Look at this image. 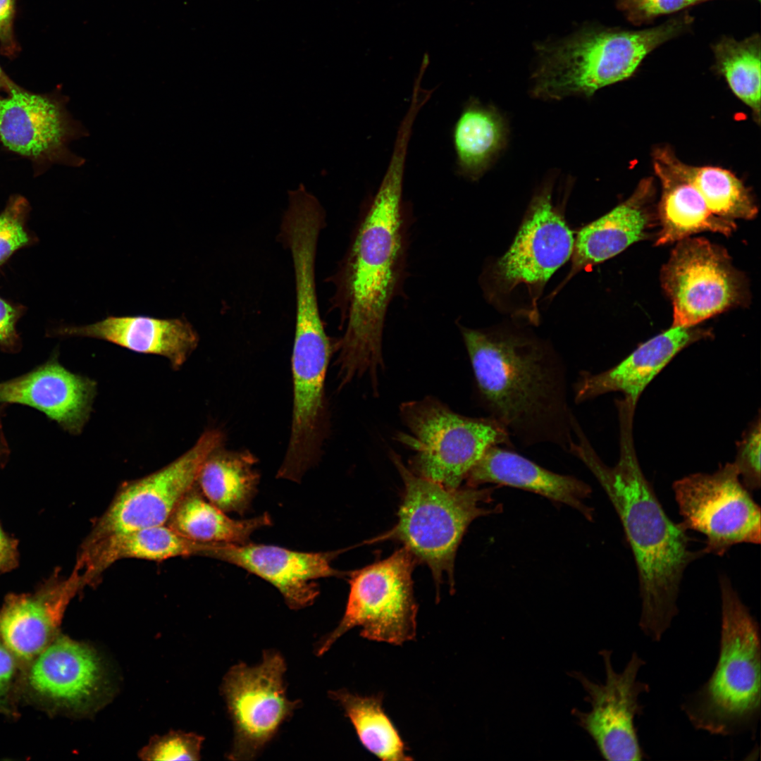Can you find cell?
<instances>
[{"mask_svg":"<svg viewBox=\"0 0 761 761\" xmlns=\"http://www.w3.org/2000/svg\"><path fill=\"white\" fill-rule=\"evenodd\" d=\"M408 147L394 144L376 191L366 199L348 247L327 278L344 334L336 342L340 388L368 375L377 387L383 367V336L388 310L402 293L407 273L409 204L403 197Z\"/></svg>","mask_w":761,"mask_h":761,"instance_id":"1","label":"cell"},{"mask_svg":"<svg viewBox=\"0 0 761 761\" xmlns=\"http://www.w3.org/2000/svg\"><path fill=\"white\" fill-rule=\"evenodd\" d=\"M458 326L487 416L524 447L548 444L569 452L576 418L556 350L521 331Z\"/></svg>","mask_w":761,"mask_h":761,"instance_id":"2","label":"cell"},{"mask_svg":"<svg viewBox=\"0 0 761 761\" xmlns=\"http://www.w3.org/2000/svg\"><path fill=\"white\" fill-rule=\"evenodd\" d=\"M570 453L591 471L619 516L638 574L639 626L660 641L678 614L686 569L705 553L691 549L688 529L669 517L645 477L633 450L631 423H620V454L613 467L602 462L583 433Z\"/></svg>","mask_w":761,"mask_h":761,"instance_id":"3","label":"cell"},{"mask_svg":"<svg viewBox=\"0 0 761 761\" xmlns=\"http://www.w3.org/2000/svg\"><path fill=\"white\" fill-rule=\"evenodd\" d=\"M688 12L639 30L586 27L543 45L531 77V94L545 101L590 97L599 89L630 78L659 46L688 31Z\"/></svg>","mask_w":761,"mask_h":761,"instance_id":"4","label":"cell"},{"mask_svg":"<svg viewBox=\"0 0 761 761\" xmlns=\"http://www.w3.org/2000/svg\"><path fill=\"white\" fill-rule=\"evenodd\" d=\"M721 638L710 679L687 696L681 708L693 727L710 734H755L760 716L759 625L729 577L719 579Z\"/></svg>","mask_w":761,"mask_h":761,"instance_id":"5","label":"cell"},{"mask_svg":"<svg viewBox=\"0 0 761 761\" xmlns=\"http://www.w3.org/2000/svg\"><path fill=\"white\" fill-rule=\"evenodd\" d=\"M390 457L404 483L398 520L369 543H402L416 561L429 567L437 588L446 575L453 588L455 556L467 528L476 518L502 509L490 505L494 488H448L413 473L396 453Z\"/></svg>","mask_w":761,"mask_h":761,"instance_id":"6","label":"cell"},{"mask_svg":"<svg viewBox=\"0 0 761 761\" xmlns=\"http://www.w3.org/2000/svg\"><path fill=\"white\" fill-rule=\"evenodd\" d=\"M400 416L409 432L397 440L414 452L409 469L448 488L460 487L490 447L512 445L494 419L459 414L432 397L403 403Z\"/></svg>","mask_w":761,"mask_h":761,"instance_id":"7","label":"cell"},{"mask_svg":"<svg viewBox=\"0 0 761 761\" xmlns=\"http://www.w3.org/2000/svg\"><path fill=\"white\" fill-rule=\"evenodd\" d=\"M416 559L405 548L361 569L349 572V591L344 615L319 646L322 655L347 631L361 628L370 641L400 645L416 634L417 605L412 571Z\"/></svg>","mask_w":761,"mask_h":761,"instance_id":"8","label":"cell"},{"mask_svg":"<svg viewBox=\"0 0 761 761\" xmlns=\"http://www.w3.org/2000/svg\"><path fill=\"white\" fill-rule=\"evenodd\" d=\"M545 187L532 199L515 238L481 276L486 295L524 297L534 307L550 277L572 256L573 233Z\"/></svg>","mask_w":761,"mask_h":761,"instance_id":"9","label":"cell"},{"mask_svg":"<svg viewBox=\"0 0 761 761\" xmlns=\"http://www.w3.org/2000/svg\"><path fill=\"white\" fill-rule=\"evenodd\" d=\"M334 349L322 319L295 320L291 431L278 478L300 481L321 456L328 429L325 380Z\"/></svg>","mask_w":761,"mask_h":761,"instance_id":"10","label":"cell"},{"mask_svg":"<svg viewBox=\"0 0 761 761\" xmlns=\"http://www.w3.org/2000/svg\"><path fill=\"white\" fill-rule=\"evenodd\" d=\"M672 489L683 524L706 538L705 555L721 557L736 545L760 543V507L734 463L712 474H689Z\"/></svg>","mask_w":761,"mask_h":761,"instance_id":"11","label":"cell"},{"mask_svg":"<svg viewBox=\"0 0 761 761\" xmlns=\"http://www.w3.org/2000/svg\"><path fill=\"white\" fill-rule=\"evenodd\" d=\"M660 281L672 304V326H696L743 304L747 295L744 278L727 252L703 237L677 242Z\"/></svg>","mask_w":761,"mask_h":761,"instance_id":"12","label":"cell"},{"mask_svg":"<svg viewBox=\"0 0 761 761\" xmlns=\"http://www.w3.org/2000/svg\"><path fill=\"white\" fill-rule=\"evenodd\" d=\"M68 103L61 90L35 93L11 80L0 92L1 144L29 159L38 174L54 164L82 166L85 159L69 144L89 134L68 111Z\"/></svg>","mask_w":761,"mask_h":761,"instance_id":"13","label":"cell"},{"mask_svg":"<svg viewBox=\"0 0 761 761\" xmlns=\"http://www.w3.org/2000/svg\"><path fill=\"white\" fill-rule=\"evenodd\" d=\"M224 442L222 431L207 429L190 450L173 462L123 485L83 545H91L111 536L165 525L181 499L196 484L204 459Z\"/></svg>","mask_w":761,"mask_h":761,"instance_id":"14","label":"cell"},{"mask_svg":"<svg viewBox=\"0 0 761 761\" xmlns=\"http://www.w3.org/2000/svg\"><path fill=\"white\" fill-rule=\"evenodd\" d=\"M285 670L282 656L267 650L259 665L240 663L226 674L222 692L235 731L229 759H254L298 707L286 696Z\"/></svg>","mask_w":761,"mask_h":761,"instance_id":"15","label":"cell"},{"mask_svg":"<svg viewBox=\"0 0 761 761\" xmlns=\"http://www.w3.org/2000/svg\"><path fill=\"white\" fill-rule=\"evenodd\" d=\"M611 654L607 650L600 652L606 672L604 684L594 683L581 672L571 674L588 693L586 699L591 705L588 712L574 709L573 713L605 760H642L645 754L634 719L643 713L639 695L650 691L648 683L637 679L645 662L634 652L624 671L617 673L612 666Z\"/></svg>","mask_w":761,"mask_h":761,"instance_id":"16","label":"cell"},{"mask_svg":"<svg viewBox=\"0 0 761 761\" xmlns=\"http://www.w3.org/2000/svg\"><path fill=\"white\" fill-rule=\"evenodd\" d=\"M204 547L202 556L234 564L270 583L292 610L314 602L319 593L315 581L345 574L331 566L339 552H300L249 542L204 543Z\"/></svg>","mask_w":761,"mask_h":761,"instance_id":"17","label":"cell"},{"mask_svg":"<svg viewBox=\"0 0 761 761\" xmlns=\"http://www.w3.org/2000/svg\"><path fill=\"white\" fill-rule=\"evenodd\" d=\"M85 585L75 566L68 577L56 572L33 592L8 595L0 608V641L17 660L30 663L58 636L68 604Z\"/></svg>","mask_w":761,"mask_h":761,"instance_id":"18","label":"cell"},{"mask_svg":"<svg viewBox=\"0 0 761 761\" xmlns=\"http://www.w3.org/2000/svg\"><path fill=\"white\" fill-rule=\"evenodd\" d=\"M96 392L94 380L66 369L55 352L29 372L0 382V404L31 407L70 434L79 435L89 419Z\"/></svg>","mask_w":761,"mask_h":761,"instance_id":"19","label":"cell"},{"mask_svg":"<svg viewBox=\"0 0 761 761\" xmlns=\"http://www.w3.org/2000/svg\"><path fill=\"white\" fill-rule=\"evenodd\" d=\"M100 660L89 645L58 636L31 662L27 674L36 696L58 707L85 711L101 693Z\"/></svg>","mask_w":761,"mask_h":761,"instance_id":"20","label":"cell"},{"mask_svg":"<svg viewBox=\"0 0 761 761\" xmlns=\"http://www.w3.org/2000/svg\"><path fill=\"white\" fill-rule=\"evenodd\" d=\"M710 335L695 326H672L606 371L580 372L573 385L574 400L581 404L608 392H620L636 405L645 387L681 350Z\"/></svg>","mask_w":761,"mask_h":761,"instance_id":"21","label":"cell"},{"mask_svg":"<svg viewBox=\"0 0 761 761\" xmlns=\"http://www.w3.org/2000/svg\"><path fill=\"white\" fill-rule=\"evenodd\" d=\"M49 333L97 338L135 352L160 355L174 369L184 364L199 343L198 333L184 318L111 316L88 325L61 326Z\"/></svg>","mask_w":761,"mask_h":761,"instance_id":"22","label":"cell"},{"mask_svg":"<svg viewBox=\"0 0 761 761\" xmlns=\"http://www.w3.org/2000/svg\"><path fill=\"white\" fill-rule=\"evenodd\" d=\"M466 485L493 483L528 490L554 502L565 504L593 519V511L584 503L592 492L584 481L551 471L501 445L490 447L471 469Z\"/></svg>","mask_w":761,"mask_h":761,"instance_id":"23","label":"cell"},{"mask_svg":"<svg viewBox=\"0 0 761 761\" xmlns=\"http://www.w3.org/2000/svg\"><path fill=\"white\" fill-rule=\"evenodd\" d=\"M654 193L652 180H643L626 200L582 228L574 240L571 273L602 263L648 237L655 221Z\"/></svg>","mask_w":761,"mask_h":761,"instance_id":"24","label":"cell"},{"mask_svg":"<svg viewBox=\"0 0 761 761\" xmlns=\"http://www.w3.org/2000/svg\"><path fill=\"white\" fill-rule=\"evenodd\" d=\"M653 167L662 187L656 214L660 224L657 245L677 242L701 232L728 236L735 230V222L714 214L691 183L655 159Z\"/></svg>","mask_w":761,"mask_h":761,"instance_id":"25","label":"cell"},{"mask_svg":"<svg viewBox=\"0 0 761 761\" xmlns=\"http://www.w3.org/2000/svg\"><path fill=\"white\" fill-rule=\"evenodd\" d=\"M506 119L493 106L470 97L452 130L458 175L478 180L490 168L506 147Z\"/></svg>","mask_w":761,"mask_h":761,"instance_id":"26","label":"cell"},{"mask_svg":"<svg viewBox=\"0 0 761 761\" xmlns=\"http://www.w3.org/2000/svg\"><path fill=\"white\" fill-rule=\"evenodd\" d=\"M256 457L249 450H231L224 445L203 462L197 484L203 495L223 512L245 513L256 493L260 475Z\"/></svg>","mask_w":761,"mask_h":761,"instance_id":"27","label":"cell"},{"mask_svg":"<svg viewBox=\"0 0 761 761\" xmlns=\"http://www.w3.org/2000/svg\"><path fill=\"white\" fill-rule=\"evenodd\" d=\"M653 159L691 183L716 216L734 221L750 220L757 207L748 189L734 173L715 166H695L681 161L668 147L656 148Z\"/></svg>","mask_w":761,"mask_h":761,"instance_id":"28","label":"cell"},{"mask_svg":"<svg viewBox=\"0 0 761 761\" xmlns=\"http://www.w3.org/2000/svg\"><path fill=\"white\" fill-rule=\"evenodd\" d=\"M265 513L248 519H233L210 502L197 483L177 505L166 525L190 540L200 543H245L258 529L270 526Z\"/></svg>","mask_w":761,"mask_h":761,"instance_id":"29","label":"cell"},{"mask_svg":"<svg viewBox=\"0 0 761 761\" xmlns=\"http://www.w3.org/2000/svg\"><path fill=\"white\" fill-rule=\"evenodd\" d=\"M352 724L363 746L382 760H412L392 721L383 707V695L361 696L345 689L330 692Z\"/></svg>","mask_w":761,"mask_h":761,"instance_id":"30","label":"cell"},{"mask_svg":"<svg viewBox=\"0 0 761 761\" xmlns=\"http://www.w3.org/2000/svg\"><path fill=\"white\" fill-rule=\"evenodd\" d=\"M759 34L738 41L723 36L712 45L715 68L734 94L760 120L761 46Z\"/></svg>","mask_w":761,"mask_h":761,"instance_id":"31","label":"cell"},{"mask_svg":"<svg viewBox=\"0 0 761 761\" xmlns=\"http://www.w3.org/2000/svg\"><path fill=\"white\" fill-rule=\"evenodd\" d=\"M30 211L28 201L15 194L8 200L0 214V266L17 250L35 242L27 227Z\"/></svg>","mask_w":761,"mask_h":761,"instance_id":"32","label":"cell"},{"mask_svg":"<svg viewBox=\"0 0 761 761\" xmlns=\"http://www.w3.org/2000/svg\"><path fill=\"white\" fill-rule=\"evenodd\" d=\"M203 741L194 733L170 731L151 738L139 757L144 760H198Z\"/></svg>","mask_w":761,"mask_h":761,"instance_id":"33","label":"cell"},{"mask_svg":"<svg viewBox=\"0 0 761 761\" xmlns=\"http://www.w3.org/2000/svg\"><path fill=\"white\" fill-rule=\"evenodd\" d=\"M760 419L758 416L737 443L735 461L741 481L749 490L760 488Z\"/></svg>","mask_w":761,"mask_h":761,"instance_id":"34","label":"cell"},{"mask_svg":"<svg viewBox=\"0 0 761 761\" xmlns=\"http://www.w3.org/2000/svg\"><path fill=\"white\" fill-rule=\"evenodd\" d=\"M712 0H616L618 8L635 25H641L659 16Z\"/></svg>","mask_w":761,"mask_h":761,"instance_id":"35","label":"cell"},{"mask_svg":"<svg viewBox=\"0 0 761 761\" xmlns=\"http://www.w3.org/2000/svg\"><path fill=\"white\" fill-rule=\"evenodd\" d=\"M25 309L0 297V349L7 353H17L22 347L16 329L17 322Z\"/></svg>","mask_w":761,"mask_h":761,"instance_id":"36","label":"cell"},{"mask_svg":"<svg viewBox=\"0 0 761 761\" xmlns=\"http://www.w3.org/2000/svg\"><path fill=\"white\" fill-rule=\"evenodd\" d=\"M17 0H0V51L7 57H13L19 51V44L14 33V20Z\"/></svg>","mask_w":761,"mask_h":761,"instance_id":"37","label":"cell"},{"mask_svg":"<svg viewBox=\"0 0 761 761\" xmlns=\"http://www.w3.org/2000/svg\"><path fill=\"white\" fill-rule=\"evenodd\" d=\"M17 660L0 641V709L7 710L13 680L16 672Z\"/></svg>","mask_w":761,"mask_h":761,"instance_id":"38","label":"cell"},{"mask_svg":"<svg viewBox=\"0 0 761 761\" xmlns=\"http://www.w3.org/2000/svg\"><path fill=\"white\" fill-rule=\"evenodd\" d=\"M18 561V543L0 524V575L14 569Z\"/></svg>","mask_w":761,"mask_h":761,"instance_id":"39","label":"cell"},{"mask_svg":"<svg viewBox=\"0 0 761 761\" xmlns=\"http://www.w3.org/2000/svg\"><path fill=\"white\" fill-rule=\"evenodd\" d=\"M4 404L0 405V466H4L10 454L8 444L4 435L2 426V416L4 414Z\"/></svg>","mask_w":761,"mask_h":761,"instance_id":"40","label":"cell"},{"mask_svg":"<svg viewBox=\"0 0 761 761\" xmlns=\"http://www.w3.org/2000/svg\"><path fill=\"white\" fill-rule=\"evenodd\" d=\"M12 80L6 74L0 65V92L4 90Z\"/></svg>","mask_w":761,"mask_h":761,"instance_id":"41","label":"cell"}]
</instances>
